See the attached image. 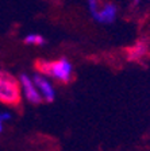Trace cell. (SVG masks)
I'll return each instance as SVG.
<instances>
[{
    "label": "cell",
    "mask_w": 150,
    "mask_h": 151,
    "mask_svg": "<svg viewBox=\"0 0 150 151\" xmlns=\"http://www.w3.org/2000/svg\"><path fill=\"white\" fill-rule=\"evenodd\" d=\"M37 69L43 76L61 82H69L72 80L73 68L66 58H59L57 61H38Z\"/></svg>",
    "instance_id": "6da1fadb"
},
{
    "label": "cell",
    "mask_w": 150,
    "mask_h": 151,
    "mask_svg": "<svg viewBox=\"0 0 150 151\" xmlns=\"http://www.w3.org/2000/svg\"><path fill=\"white\" fill-rule=\"evenodd\" d=\"M0 101L8 105H18L20 103V86L16 78L0 70Z\"/></svg>",
    "instance_id": "7a4b0ae2"
},
{
    "label": "cell",
    "mask_w": 150,
    "mask_h": 151,
    "mask_svg": "<svg viewBox=\"0 0 150 151\" xmlns=\"http://www.w3.org/2000/svg\"><path fill=\"white\" fill-rule=\"evenodd\" d=\"M19 84H20V88L23 91V94H25V97L27 99L28 101L31 104H39L42 103V96L38 91L37 85H35L34 80L30 78L26 74H20L19 77Z\"/></svg>",
    "instance_id": "3957f363"
},
{
    "label": "cell",
    "mask_w": 150,
    "mask_h": 151,
    "mask_svg": "<svg viewBox=\"0 0 150 151\" xmlns=\"http://www.w3.org/2000/svg\"><path fill=\"white\" fill-rule=\"evenodd\" d=\"M33 80H34L42 99H43L45 101H47V103H51V101L54 100V97H56V92H54L51 84L45 78L43 74H35L34 77H33Z\"/></svg>",
    "instance_id": "277c9868"
},
{
    "label": "cell",
    "mask_w": 150,
    "mask_h": 151,
    "mask_svg": "<svg viewBox=\"0 0 150 151\" xmlns=\"http://www.w3.org/2000/svg\"><path fill=\"white\" fill-rule=\"evenodd\" d=\"M116 6L111 3H107L103 6V8H100L97 11V14L93 16L99 23H111L114 22V19L116 16Z\"/></svg>",
    "instance_id": "5b68a950"
},
{
    "label": "cell",
    "mask_w": 150,
    "mask_h": 151,
    "mask_svg": "<svg viewBox=\"0 0 150 151\" xmlns=\"http://www.w3.org/2000/svg\"><path fill=\"white\" fill-rule=\"evenodd\" d=\"M147 51H149V43L145 41H139L127 49V58L130 61H138L146 55Z\"/></svg>",
    "instance_id": "8992f818"
},
{
    "label": "cell",
    "mask_w": 150,
    "mask_h": 151,
    "mask_svg": "<svg viewBox=\"0 0 150 151\" xmlns=\"http://www.w3.org/2000/svg\"><path fill=\"white\" fill-rule=\"evenodd\" d=\"M25 43L26 45H37V46H42L46 43L45 38L39 34H28L25 38Z\"/></svg>",
    "instance_id": "52a82bcc"
},
{
    "label": "cell",
    "mask_w": 150,
    "mask_h": 151,
    "mask_svg": "<svg viewBox=\"0 0 150 151\" xmlns=\"http://www.w3.org/2000/svg\"><path fill=\"white\" fill-rule=\"evenodd\" d=\"M88 7H89V11H91L92 16H95L99 11V0H88Z\"/></svg>",
    "instance_id": "ba28073f"
},
{
    "label": "cell",
    "mask_w": 150,
    "mask_h": 151,
    "mask_svg": "<svg viewBox=\"0 0 150 151\" xmlns=\"http://www.w3.org/2000/svg\"><path fill=\"white\" fill-rule=\"evenodd\" d=\"M11 119V115L9 113H1V120L3 122H7V120Z\"/></svg>",
    "instance_id": "9c48e42d"
},
{
    "label": "cell",
    "mask_w": 150,
    "mask_h": 151,
    "mask_svg": "<svg viewBox=\"0 0 150 151\" xmlns=\"http://www.w3.org/2000/svg\"><path fill=\"white\" fill-rule=\"evenodd\" d=\"M1 129H3V126H1V122H0V132H1Z\"/></svg>",
    "instance_id": "30bf717a"
},
{
    "label": "cell",
    "mask_w": 150,
    "mask_h": 151,
    "mask_svg": "<svg viewBox=\"0 0 150 151\" xmlns=\"http://www.w3.org/2000/svg\"><path fill=\"white\" fill-rule=\"evenodd\" d=\"M0 122H3V120H1V113H0Z\"/></svg>",
    "instance_id": "8fae6325"
}]
</instances>
